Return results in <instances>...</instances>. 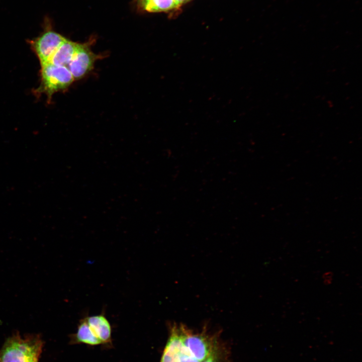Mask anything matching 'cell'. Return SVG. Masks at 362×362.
Here are the masks:
<instances>
[{
  "mask_svg": "<svg viewBox=\"0 0 362 362\" xmlns=\"http://www.w3.org/2000/svg\"><path fill=\"white\" fill-rule=\"evenodd\" d=\"M41 83L36 92L45 94L49 101L55 93L67 88L74 80L66 66L50 63L41 66Z\"/></svg>",
  "mask_w": 362,
  "mask_h": 362,
  "instance_id": "obj_3",
  "label": "cell"
},
{
  "mask_svg": "<svg viewBox=\"0 0 362 362\" xmlns=\"http://www.w3.org/2000/svg\"><path fill=\"white\" fill-rule=\"evenodd\" d=\"M0 362H1V361H0Z\"/></svg>",
  "mask_w": 362,
  "mask_h": 362,
  "instance_id": "obj_14",
  "label": "cell"
},
{
  "mask_svg": "<svg viewBox=\"0 0 362 362\" xmlns=\"http://www.w3.org/2000/svg\"><path fill=\"white\" fill-rule=\"evenodd\" d=\"M177 327L187 352L200 362L208 358L219 345L217 335L209 334L206 328L196 333L182 324H177Z\"/></svg>",
  "mask_w": 362,
  "mask_h": 362,
  "instance_id": "obj_2",
  "label": "cell"
},
{
  "mask_svg": "<svg viewBox=\"0 0 362 362\" xmlns=\"http://www.w3.org/2000/svg\"><path fill=\"white\" fill-rule=\"evenodd\" d=\"M71 342L72 343H81L92 346L102 344L101 341L91 332L85 318L80 320L76 333L72 335Z\"/></svg>",
  "mask_w": 362,
  "mask_h": 362,
  "instance_id": "obj_9",
  "label": "cell"
},
{
  "mask_svg": "<svg viewBox=\"0 0 362 362\" xmlns=\"http://www.w3.org/2000/svg\"><path fill=\"white\" fill-rule=\"evenodd\" d=\"M100 57L93 52L87 44H79L67 67L74 79L78 80L83 77L93 69L95 61Z\"/></svg>",
  "mask_w": 362,
  "mask_h": 362,
  "instance_id": "obj_5",
  "label": "cell"
},
{
  "mask_svg": "<svg viewBox=\"0 0 362 362\" xmlns=\"http://www.w3.org/2000/svg\"><path fill=\"white\" fill-rule=\"evenodd\" d=\"M65 39L60 34L49 30L31 41L32 48L38 56L41 66L49 62L54 53Z\"/></svg>",
  "mask_w": 362,
  "mask_h": 362,
  "instance_id": "obj_4",
  "label": "cell"
},
{
  "mask_svg": "<svg viewBox=\"0 0 362 362\" xmlns=\"http://www.w3.org/2000/svg\"><path fill=\"white\" fill-rule=\"evenodd\" d=\"M37 362H38V361H37Z\"/></svg>",
  "mask_w": 362,
  "mask_h": 362,
  "instance_id": "obj_13",
  "label": "cell"
},
{
  "mask_svg": "<svg viewBox=\"0 0 362 362\" xmlns=\"http://www.w3.org/2000/svg\"><path fill=\"white\" fill-rule=\"evenodd\" d=\"M169 330V337L160 362H179L183 344L178 331L177 324L174 323L170 325Z\"/></svg>",
  "mask_w": 362,
  "mask_h": 362,
  "instance_id": "obj_6",
  "label": "cell"
},
{
  "mask_svg": "<svg viewBox=\"0 0 362 362\" xmlns=\"http://www.w3.org/2000/svg\"><path fill=\"white\" fill-rule=\"evenodd\" d=\"M85 318L91 332L101 341L102 344L111 342V325L103 314L89 316Z\"/></svg>",
  "mask_w": 362,
  "mask_h": 362,
  "instance_id": "obj_7",
  "label": "cell"
},
{
  "mask_svg": "<svg viewBox=\"0 0 362 362\" xmlns=\"http://www.w3.org/2000/svg\"><path fill=\"white\" fill-rule=\"evenodd\" d=\"M43 342L39 334L22 337L19 332L9 337L0 350L1 362H37Z\"/></svg>",
  "mask_w": 362,
  "mask_h": 362,
  "instance_id": "obj_1",
  "label": "cell"
},
{
  "mask_svg": "<svg viewBox=\"0 0 362 362\" xmlns=\"http://www.w3.org/2000/svg\"><path fill=\"white\" fill-rule=\"evenodd\" d=\"M188 0H174L176 8H178L182 4Z\"/></svg>",
  "mask_w": 362,
  "mask_h": 362,
  "instance_id": "obj_12",
  "label": "cell"
},
{
  "mask_svg": "<svg viewBox=\"0 0 362 362\" xmlns=\"http://www.w3.org/2000/svg\"><path fill=\"white\" fill-rule=\"evenodd\" d=\"M79 45V43L66 39L54 53L49 63L67 67Z\"/></svg>",
  "mask_w": 362,
  "mask_h": 362,
  "instance_id": "obj_8",
  "label": "cell"
},
{
  "mask_svg": "<svg viewBox=\"0 0 362 362\" xmlns=\"http://www.w3.org/2000/svg\"><path fill=\"white\" fill-rule=\"evenodd\" d=\"M203 362H227L225 349L219 344L208 358Z\"/></svg>",
  "mask_w": 362,
  "mask_h": 362,
  "instance_id": "obj_11",
  "label": "cell"
},
{
  "mask_svg": "<svg viewBox=\"0 0 362 362\" xmlns=\"http://www.w3.org/2000/svg\"><path fill=\"white\" fill-rule=\"evenodd\" d=\"M189 1V0H188Z\"/></svg>",
  "mask_w": 362,
  "mask_h": 362,
  "instance_id": "obj_15",
  "label": "cell"
},
{
  "mask_svg": "<svg viewBox=\"0 0 362 362\" xmlns=\"http://www.w3.org/2000/svg\"><path fill=\"white\" fill-rule=\"evenodd\" d=\"M143 7L150 12L166 11L176 8L174 0H144Z\"/></svg>",
  "mask_w": 362,
  "mask_h": 362,
  "instance_id": "obj_10",
  "label": "cell"
}]
</instances>
